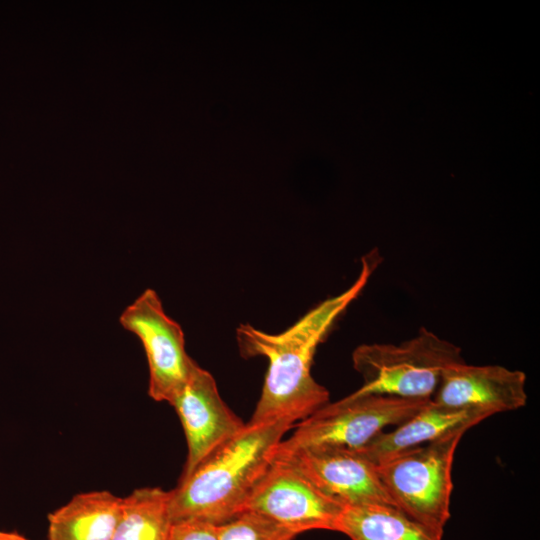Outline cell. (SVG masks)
<instances>
[{
    "mask_svg": "<svg viewBox=\"0 0 540 540\" xmlns=\"http://www.w3.org/2000/svg\"><path fill=\"white\" fill-rule=\"evenodd\" d=\"M381 256L373 250L361 258L360 272L342 293L310 309L285 331L270 334L241 324L236 339L243 358L268 360L260 398L249 422L310 416L329 402V391L312 376L315 352L347 307L360 295L378 267Z\"/></svg>",
    "mask_w": 540,
    "mask_h": 540,
    "instance_id": "1",
    "label": "cell"
},
{
    "mask_svg": "<svg viewBox=\"0 0 540 540\" xmlns=\"http://www.w3.org/2000/svg\"><path fill=\"white\" fill-rule=\"evenodd\" d=\"M337 532L351 540H442L432 529L390 504L345 506Z\"/></svg>",
    "mask_w": 540,
    "mask_h": 540,
    "instance_id": "13",
    "label": "cell"
},
{
    "mask_svg": "<svg viewBox=\"0 0 540 540\" xmlns=\"http://www.w3.org/2000/svg\"><path fill=\"white\" fill-rule=\"evenodd\" d=\"M296 537L269 518L250 511L218 525V540H294Z\"/></svg>",
    "mask_w": 540,
    "mask_h": 540,
    "instance_id": "15",
    "label": "cell"
},
{
    "mask_svg": "<svg viewBox=\"0 0 540 540\" xmlns=\"http://www.w3.org/2000/svg\"><path fill=\"white\" fill-rule=\"evenodd\" d=\"M430 401L354 391L301 420L292 435L280 442L276 452L318 446L359 449L388 426L403 423Z\"/></svg>",
    "mask_w": 540,
    "mask_h": 540,
    "instance_id": "5",
    "label": "cell"
},
{
    "mask_svg": "<svg viewBox=\"0 0 540 540\" xmlns=\"http://www.w3.org/2000/svg\"><path fill=\"white\" fill-rule=\"evenodd\" d=\"M170 491L141 487L122 497L111 540H168L172 527Z\"/></svg>",
    "mask_w": 540,
    "mask_h": 540,
    "instance_id": "14",
    "label": "cell"
},
{
    "mask_svg": "<svg viewBox=\"0 0 540 540\" xmlns=\"http://www.w3.org/2000/svg\"><path fill=\"white\" fill-rule=\"evenodd\" d=\"M527 399L523 371L501 365H470L463 361L443 372L431 400L443 406L495 415L520 409Z\"/></svg>",
    "mask_w": 540,
    "mask_h": 540,
    "instance_id": "10",
    "label": "cell"
},
{
    "mask_svg": "<svg viewBox=\"0 0 540 540\" xmlns=\"http://www.w3.org/2000/svg\"><path fill=\"white\" fill-rule=\"evenodd\" d=\"M274 460L289 465L318 490L343 506L393 505L380 480L376 464L356 449L308 447L286 453L276 452Z\"/></svg>",
    "mask_w": 540,
    "mask_h": 540,
    "instance_id": "8",
    "label": "cell"
},
{
    "mask_svg": "<svg viewBox=\"0 0 540 540\" xmlns=\"http://www.w3.org/2000/svg\"><path fill=\"white\" fill-rule=\"evenodd\" d=\"M492 416L481 410L460 409L432 402L396 426L383 431L356 449L374 464L415 446L436 440L455 430H468Z\"/></svg>",
    "mask_w": 540,
    "mask_h": 540,
    "instance_id": "11",
    "label": "cell"
},
{
    "mask_svg": "<svg viewBox=\"0 0 540 540\" xmlns=\"http://www.w3.org/2000/svg\"><path fill=\"white\" fill-rule=\"evenodd\" d=\"M141 341L149 369L148 394L171 402L186 382L194 360L187 354L181 326L164 311L156 291L144 290L119 317Z\"/></svg>",
    "mask_w": 540,
    "mask_h": 540,
    "instance_id": "6",
    "label": "cell"
},
{
    "mask_svg": "<svg viewBox=\"0 0 540 540\" xmlns=\"http://www.w3.org/2000/svg\"><path fill=\"white\" fill-rule=\"evenodd\" d=\"M0 540H30V539L18 532L0 530Z\"/></svg>",
    "mask_w": 540,
    "mask_h": 540,
    "instance_id": "17",
    "label": "cell"
},
{
    "mask_svg": "<svg viewBox=\"0 0 540 540\" xmlns=\"http://www.w3.org/2000/svg\"><path fill=\"white\" fill-rule=\"evenodd\" d=\"M344 507L318 490L289 465L274 460L244 507L295 535L310 530L337 531Z\"/></svg>",
    "mask_w": 540,
    "mask_h": 540,
    "instance_id": "7",
    "label": "cell"
},
{
    "mask_svg": "<svg viewBox=\"0 0 540 540\" xmlns=\"http://www.w3.org/2000/svg\"><path fill=\"white\" fill-rule=\"evenodd\" d=\"M291 419L248 422L170 491L172 523L224 524L244 512L248 497L272 465Z\"/></svg>",
    "mask_w": 540,
    "mask_h": 540,
    "instance_id": "2",
    "label": "cell"
},
{
    "mask_svg": "<svg viewBox=\"0 0 540 540\" xmlns=\"http://www.w3.org/2000/svg\"><path fill=\"white\" fill-rule=\"evenodd\" d=\"M352 361L363 378L357 393L431 400L443 372L465 360L460 347L422 327L400 344H362Z\"/></svg>",
    "mask_w": 540,
    "mask_h": 540,
    "instance_id": "3",
    "label": "cell"
},
{
    "mask_svg": "<svg viewBox=\"0 0 540 540\" xmlns=\"http://www.w3.org/2000/svg\"><path fill=\"white\" fill-rule=\"evenodd\" d=\"M460 429L396 453L376 464L392 504L414 520L438 531L450 518L452 466Z\"/></svg>",
    "mask_w": 540,
    "mask_h": 540,
    "instance_id": "4",
    "label": "cell"
},
{
    "mask_svg": "<svg viewBox=\"0 0 540 540\" xmlns=\"http://www.w3.org/2000/svg\"><path fill=\"white\" fill-rule=\"evenodd\" d=\"M182 424L187 442L184 478L245 424L221 398L214 377L195 361L184 385L169 403Z\"/></svg>",
    "mask_w": 540,
    "mask_h": 540,
    "instance_id": "9",
    "label": "cell"
},
{
    "mask_svg": "<svg viewBox=\"0 0 540 540\" xmlns=\"http://www.w3.org/2000/svg\"><path fill=\"white\" fill-rule=\"evenodd\" d=\"M168 540H218V526L198 520L175 522Z\"/></svg>",
    "mask_w": 540,
    "mask_h": 540,
    "instance_id": "16",
    "label": "cell"
},
{
    "mask_svg": "<svg viewBox=\"0 0 540 540\" xmlns=\"http://www.w3.org/2000/svg\"><path fill=\"white\" fill-rule=\"evenodd\" d=\"M121 502L107 490L76 494L49 513L45 540H111Z\"/></svg>",
    "mask_w": 540,
    "mask_h": 540,
    "instance_id": "12",
    "label": "cell"
}]
</instances>
